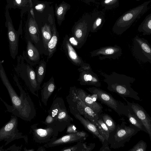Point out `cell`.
Returning <instances> with one entry per match:
<instances>
[{
    "label": "cell",
    "mask_w": 151,
    "mask_h": 151,
    "mask_svg": "<svg viewBox=\"0 0 151 151\" xmlns=\"http://www.w3.org/2000/svg\"><path fill=\"white\" fill-rule=\"evenodd\" d=\"M0 78L8 91L12 104L8 105L0 97V100L6 108L7 111L24 120L31 121L36 114L34 104L29 96L20 85L17 76L14 75L13 79L20 91V96L18 95L9 80L0 60Z\"/></svg>",
    "instance_id": "obj_1"
},
{
    "label": "cell",
    "mask_w": 151,
    "mask_h": 151,
    "mask_svg": "<svg viewBox=\"0 0 151 151\" xmlns=\"http://www.w3.org/2000/svg\"><path fill=\"white\" fill-rule=\"evenodd\" d=\"M104 78L103 81L107 85V89L121 97H129L141 101L138 93L131 87L135 80L134 78L113 71L108 74L100 70H97Z\"/></svg>",
    "instance_id": "obj_2"
},
{
    "label": "cell",
    "mask_w": 151,
    "mask_h": 151,
    "mask_svg": "<svg viewBox=\"0 0 151 151\" xmlns=\"http://www.w3.org/2000/svg\"><path fill=\"white\" fill-rule=\"evenodd\" d=\"M70 113L73 115L78 114L88 119L96 127L101 134V129L97 122L99 115L91 108L87 106L79 97L76 87H71L66 97Z\"/></svg>",
    "instance_id": "obj_3"
},
{
    "label": "cell",
    "mask_w": 151,
    "mask_h": 151,
    "mask_svg": "<svg viewBox=\"0 0 151 151\" xmlns=\"http://www.w3.org/2000/svg\"><path fill=\"white\" fill-rule=\"evenodd\" d=\"M140 131L131 124L127 125L125 122L116 125L114 130L109 133L107 141L110 148L116 149L123 147L125 144Z\"/></svg>",
    "instance_id": "obj_4"
},
{
    "label": "cell",
    "mask_w": 151,
    "mask_h": 151,
    "mask_svg": "<svg viewBox=\"0 0 151 151\" xmlns=\"http://www.w3.org/2000/svg\"><path fill=\"white\" fill-rule=\"evenodd\" d=\"M14 69L17 76L23 80L30 92L38 97L37 92L40 87L32 66L27 63L22 55H19L17 57V64Z\"/></svg>",
    "instance_id": "obj_5"
},
{
    "label": "cell",
    "mask_w": 151,
    "mask_h": 151,
    "mask_svg": "<svg viewBox=\"0 0 151 151\" xmlns=\"http://www.w3.org/2000/svg\"><path fill=\"white\" fill-rule=\"evenodd\" d=\"M48 113L53 118L54 125L59 132L64 131L73 121L69 114L64 101L61 97H58L54 99Z\"/></svg>",
    "instance_id": "obj_6"
},
{
    "label": "cell",
    "mask_w": 151,
    "mask_h": 151,
    "mask_svg": "<svg viewBox=\"0 0 151 151\" xmlns=\"http://www.w3.org/2000/svg\"><path fill=\"white\" fill-rule=\"evenodd\" d=\"M86 89L92 94L96 96L97 100L113 110L118 115L127 116L129 110L127 105L116 100L110 94L99 88L92 87Z\"/></svg>",
    "instance_id": "obj_7"
},
{
    "label": "cell",
    "mask_w": 151,
    "mask_h": 151,
    "mask_svg": "<svg viewBox=\"0 0 151 151\" xmlns=\"http://www.w3.org/2000/svg\"><path fill=\"white\" fill-rule=\"evenodd\" d=\"M10 120L0 129V142H6L4 145L16 139L23 138L26 143L28 142L27 136L22 135L17 128L18 118L15 115H11Z\"/></svg>",
    "instance_id": "obj_8"
},
{
    "label": "cell",
    "mask_w": 151,
    "mask_h": 151,
    "mask_svg": "<svg viewBox=\"0 0 151 151\" xmlns=\"http://www.w3.org/2000/svg\"><path fill=\"white\" fill-rule=\"evenodd\" d=\"M132 52L139 62L151 63V46L147 40L136 36L133 39Z\"/></svg>",
    "instance_id": "obj_9"
},
{
    "label": "cell",
    "mask_w": 151,
    "mask_h": 151,
    "mask_svg": "<svg viewBox=\"0 0 151 151\" xmlns=\"http://www.w3.org/2000/svg\"><path fill=\"white\" fill-rule=\"evenodd\" d=\"M34 141L39 143H47L57 138L59 132L54 126H48L44 128L38 127L37 124L31 126Z\"/></svg>",
    "instance_id": "obj_10"
},
{
    "label": "cell",
    "mask_w": 151,
    "mask_h": 151,
    "mask_svg": "<svg viewBox=\"0 0 151 151\" xmlns=\"http://www.w3.org/2000/svg\"><path fill=\"white\" fill-rule=\"evenodd\" d=\"M9 17L6 19V26L7 30L10 55L13 59H15L18 53L19 38L22 30L20 28L18 31L15 30Z\"/></svg>",
    "instance_id": "obj_11"
},
{
    "label": "cell",
    "mask_w": 151,
    "mask_h": 151,
    "mask_svg": "<svg viewBox=\"0 0 151 151\" xmlns=\"http://www.w3.org/2000/svg\"><path fill=\"white\" fill-rule=\"evenodd\" d=\"M88 136V134L86 132L79 131L77 133L67 134L59 138H56L46 143L44 147L48 148L75 142H83Z\"/></svg>",
    "instance_id": "obj_12"
},
{
    "label": "cell",
    "mask_w": 151,
    "mask_h": 151,
    "mask_svg": "<svg viewBox=\"0 0 151 151\" xmlns=\"http://www.w3.org/2000/svg\"><path fill=\"white\" fill-rule=\"evenodd\" d=\"M126 101L129 110L132 112L141 122L147 131L151 139V118L146 111L139 104L128 101L125 97L122 98Z\"/></svg>",
    "instance_id": "obj_13"
},
{
    "label": "cell",
    "mask_w": 151,
    "mask_h": 151,
    "mask_svg": "<svg viewBox=\"0 0 151 151\" xmlns=\"http://www.w3.org/2000/svg\"><path fill=\"white\" fill-rule=\"evenodd\" d=\"M122 54V49L119 46H106L92 51L90 53L91 57L98 56L99 60H103L106 59H118Z\"/></svg>",
    "instance_id": "obj_14"
},
{
    "label": "cell",
    "mask_w": 151,
    "mask_h": 151,
    "mask_svg": "<svg viewBox=\"0 0 151 151\" xmlns=\"http://www.w3.org/2000/svg\"><path fill=\"white\" fill-rule=\"evenodd\" d=\"M62 47L68 58L74 65L81 66L86 63L78 55L69 41L68 35L64 38Z\"/></svg>",
    "instance_id": "obj_15"
},
{
    "label": "cell",
    "mask_w": 151,
    "mask_h": 151,
    "mask_svg": "<svg viewBox=\"0 0 151 151\" xmlns=\"http://www.w3.org/2000/svg\"><path fill=\"white\" fill-rule=\"evenodd\" d=\"M91 27L86 23H80L74 28L73 35L77 43V48L78 49L81 47L86 42Z\"/></svg>",
    "instance_id": "obj_16"
},
{
    "label": "cell",
    "mask_w": 151,
    "mask_h": 151,
    "mask_svg": "<svg viewBox=\"0 0 151 151\" xmlns=\"http://www.w3.org/2000/svg\"><path fill=\"white\" fill-rule=\"evenodd\" d=\"M27 37L26 50L25 51H23L22 56L27 63L32 66L35 65L39 61L40 59V53L29 38Z\"/></svg>",
    "instance_id": "obj_17"
},
{
    "label": "cell",
    "mask_w": 151,
    "mask_h": 151,
    "mask_svg": "<svg viewBox=\"0 0 151 151\" xmlns=\"http://www.w3.org/2000/svg\"><path fill=\"white\" fill-rule=\"evenodd\" d=\"M76 90L79 97L88 106L91 108L98 115L103 111L101 104L94 101L91 96L84 90L76 87Z\"/></svg>",
    "instance_id": "obj_18"
},
{
    "label": "cell",
    "mask_w": 151,
    "mask_h": 151,
    "mask_svg": "<svg viewBox=\"0 0 151 151\" xmlns=\"http://www.w3.org/2000/svg\"><path fill=\"white\" fill-rule=\"evenodd\" d=\"M78 81L82 85H91L99 88L101 83L97 74L91 70L80 72Z\"/></svg>",
    "instance_id": "obj_19"
},
{
    "label": "cell",
    "mask_w": 151,
    "mask_h": 151,
    "mask_svg": "<svg viewBox=\"0 0 151 151\" xmlns=\"http://www.w3.org/2000/svg\"><path fill=\"white\" fill-rule=\"evenodd\" d=\"M73 115L80 122L86 130L98 138L103 143L104 139L94 124L81 115L75 114Z\"/></svg>",
    "instance_id": "obj_20"
},
{
    "label": "cell",
    "mask_w": 151,
    "mask_h": 151,
    "mask_svg": "<svg viewBox=\"0 0 151 151\" xmlns=\"http://www.w3.org/2000/svg\"><path fill=\"white\" fill-rule=\"evenodd\" d=\"M56 88V86L53 76L43 85L41 90V100L45 106L47 105L49 98Z\"/></svg>",
    "instance_id": "obj_21"
},
{
    "label": "cell",
    "mask_w": 151,
    "mask_h": 151,
    "mask_svg": "<svg viewBox=\"0 0 151 151\" xmlns=\"http://www.w3.org/2000/svg\"><path fill=\"white\" fill-rule=\"evenodd\" d=\"M28 37L32 42L37 44L40 40L39 32L38 27L33 20H29L28 25Z\"/></svg>",
    "instance_id": "obj_22"
},
{
    "label": "cell",
    "mask_w": 151,
    "mask_h": 151,
    "mask_svg": "<svg viewBox=\"0 0 151 151\" xmlns=\"http://www.w3.org/2000/svg\"><path fill=\"white\" fill-rule=\"evenodd\" d=\"M52 36L48 42L47 49L48 52V58H50L55 52L58 40V35L55 27L53 26L52 29Z\"/></svg>",
    "instance_id": "obj_23"
},
{
    "label": "cell",
    "mask_w": 151,
    "mask_h": 151,
    "mask_svg": "<svg viewBox=\"0 0 151 151\" xmlns=\"http://www.w3.org/2000/svg\"><path fill=\"white\" fill-rule=\"evenodd\" d=\"M95 144H89L83 143V142H79L76 145L69 147H65L62 149L61 151H90L95 147Z\"/></svg>",
    "instance_id": "obj_24"
},
{
    "label": "cell",
    "mask_w": 151,
    "mask_h": 151,
    "mask_svg": "<svg viewBox=\"0 0 151 151\" xmlns=\"http://www.w3.org/2000/svg\"><path fill=\"white\" fill-rule=\"evenodd\" d=\"M46 63L43 60L41 61L38 65L36 67L35 70L37 82L38 84L40 87L45 76Z\"/></svg>",
    "instance_id": "obj_25"
},
{
    "label": "cell",
    "mask_w": 151,
    "mask_h": 151,
    "mask_svg": "<svg viewBox=\"0 0 151 151\" xmlns=\"http://www.w3.org/2000/svg\"><path fill=\"white\" fill-rule=\"evenodd\" d=\"M42 33L44 47L45 49H47L48 43L52 36V30L50 26L45 25L42 29Z\"/></svg>",
    "instance_id": "obj_26"
},
{
    "label": "cell",
    "mask_w": 151,
    "mask_h": 151,
    "mask_svg": "<svg viewBox=\"0 0 151 151\" xmlns=\"http://www.w3.org/2000/svg\"><path fill=\"white\" fill-rule=\"evenodd\" d=\"M127 117L128 118L131 124L139 129L140 130L144 131L147 133V131L141 122L132 112L129 110Z\"/></svg>",
    "instance_id": "obj_27"
},
{
    "label": "cell",
    "mask_w": 151,
    "mask_h": 151,
    "mask_svg": "<svg viewBox=\"0 0 151 151\" xmlns=\"http://www.w3.org/2000/svg\"><path fill=\"white\" fill-rule=\"evenodd\" d=\"M102 119L103 122L107 126L110 132L115 129L116 124L112 118L106 114H101L99 115Z\"/></svg>",
    "instance_id": "obj_28"
},
{
    "label": "cell",
    "mask_w": 151,
    "mask_h": 151,
    "mask_svg": "<svg viewBox=\"0 0 151 151\" xmlns=\"http://www.w3.org/2000/svg\"><path fill=\"white\" fill-rule=\"evenodd\" d=\"M138 31L143 32V35H149L151 34V20L142 24L139 27Z\"/></svg>",
    "instance_id": "obj_29"
},
{
    "label": "cell",
    "mask_w": 151,
    "mask_h": 151,
    "mask_svg": "<svg viewBox=\"0 0 151 151\" xmlns=\"http://www.w3.org/2000/svg\"><path fill=\"white\" fill-rule=\"evenodd\" d=\"M99 117L97 122L101 127L102 135L104 139L108 140L110 133L109 129L101 117L99 116Z\"/></svg>",
    "instance_id": "obj_30"
},
{
    "label": "cell",
    "mask_w": 151,
    "mask_h": 151,
    "mask_svg": "<svg viewBox=\"0 0 151 151\" xmlns=\"http://www.w3.org/2000/svg\"><path fill=\"white\" fill-rule=\"evenodd\" d=\"M147 147V143L143 140H140L133 147L128 151H145Z\"/></svg>",
    "instance_id": "obj_31"
},
{
    "label": "cell",
    "mask_w": 151,
    "mask_h": 151,
    "mask_svg": "<svg viewBox=\"0 0 151 151\" xmlns=\"http://www.w3.org/2000/svg\"><path fill=\"white\" fill-rule=\"evenodd\" d=\"M31 0H14V5L17 7H23L30 4Z\"/></svg>",
    "instance_id": "obj_32"
},
{
    "label": "cell",
    "mask_w": 151,
    "mask_h": 151,
    "mask_svg": "<svg viewBox=\"0 0 151 151\" xmlns=\"http://www.w3.org/2000/svg\"><path fill=\"white\" fill-rule=\"evenodd\" d=\"M66 128L67 134L76 133L80 131L74 124L71 123L68 125Z\"/></svg>",
    "instance_id": "obj_33"
},
{
    "label": "cell",
    "mask_w": 151,
    "mask_h": 151,
    "mask_svg": "<svg viewBox=\"0 0 151 151\" xmlns=\"http://www.w3.org/2000/svg\"><path fill=\"white\" fill-rule=\"evenodd\" d=\"M44 123L47 126H55L54 119L51 115L49 114L46 117Z\"/></svg>",
    "instance_id": "obj_34"
},
{
    "label": "cell",
    "mask_w": 151,
    "mask_h": 151,
    "mask_svg": "<svg viewBox=\"0 0 151 151\" xmlns=\"http://www.w3.org/2000/svg\"><path fill=\"white\" fill-rule=\"evenodd\" d=\"M102 144V147L100 148L99 151H110L111 150L109 146V143L107 140L104 139Z\"/></svg>",
    "instance_id": "obj_35"
},
{
    "label": "cell",
    "mask_w": 151,
    "mask_h": 151,
    "mask_svg": "<svg viewBox=\"0 0 151 151\" xmlns=\"http://www.w3.org/2000/svg\"><path fill=\"white\" fill-rule=\"evenodd\" d=\"M92 69L90 64L88 63H86L83 65L81 66L78 69V70L80 72L82 71H88Z\"/></svg>",
    "instance_id": "obj_36"
},
{
    "label": "cell",
    "mask_w": 151,
    "mask_h": 151,
    "mask_svg": "<svg viewBox=\"0 0 151 151\" xmlns=\"http://www.w3.org/2000/svg\"><path fill=\"white\" fill-rule=\"evenodd\" d=\"M22 145L20 146H16L15 145H14L5 150L6 151H20L22 147Z\"/></svg>",
    "instance_id": "obj_37"
},
{
    "label": "cell",
    "mask_w": 151,
    "mask_h": 151,
    "mask_svg": "<svg viewBox=\"0 0 151 151\" xmlns=\"http://www.w3.org/2000/svg\"><path fill=\"white\" fill-rule=\"evenodd\" d=\"M133 17L132 14L131 13H128L125 14L123 18L124 21H127L130 20Z\"/></svg>",
    "instance_id": "obj_38"
},
{
    "label": "cell",
    "mask_w": 151,
    "mask_h": 151,
    "mask_svg": "<svg viewBox=\"0 0 151 151\" xmlns=\"http://www.w3.org/2000/svg\"><path fill=\"white\" fill-rule=\"evenodd\" d=\"M63 11V6H61L59 7L57 9V14L60 16L62 14Z\"/></svg>",
    "instance_id": "obj_39"
},
{
    "label": "cell",
    "mask_w": 151,
    "mask_h": 151,
    "mask_svg": "<svg viewBox=\"0 0 151 151\" xmlns=\"http://www.w3.org/2000/svg\"><path fill=\"white\" fill-rule=\"evenodd\" d=\"M44 5L42 4H38L35 6V8L37 10H41L43 8Z\"/></svg>",
    "instance_id": "obj_40"
},
{
    "label": "cell",
    "mask_w": 151,
    "mask_h": 151,
    "mask_svg": "<svg viewBox=\"0 0 151 151\" xmlns=\"http://www.w3.org/2000/svg\"><path fill=\"white\" fill-rule=\"evenodd\" d=\"M46 150L44 148V147H39L38 149L37 150V151H45Z\"/></svg>",
    "instance_id": "obj_41"
},
{
    "label": "cell",
    "mask_w": 151,
    "mask_h": 151,
    "mask_svg": "<svg viewBox=\"0 0 151 151\" xmlns=\"http://www.w3.org/2000/svg\"><path fill=\"white\" fill-rule=\"evenodd\" d=\"M113 0H105L104 3L106 4H108L111 3Z\"/></svg>",
    "instance_id": "obj_42"
},
{
    "label": "cell",
    "mask_w": 151,
    "mask_h": 151,
    "mask_svg": "<svg viewBox=\"0 0 151 151\" xmlns=\"http://www.w3.org/2000/svg\"><path fill=\"white\" fill-rule=\"evenodd\" d=\"M24 151H34V149H30V150H27L26 149V147H25L24 148Z\"/></svg>",
    "instance_id": "obj_43"
},
{
    "label": "cell",
    "mask_w": 151,
    "mask_h": 151,
    "mask_svg": "<svg viewBox=\"0 0 151 151\" xmlns=\"http://www.w3.org/2000/svg\"><path fill=\"white\" fill-rule=\"evenodd\" d=\"M3 146L0 147V151H5V150L3 148Z\"/></svg>",
    "instance_id": "obj_44"
}]
</instances>
